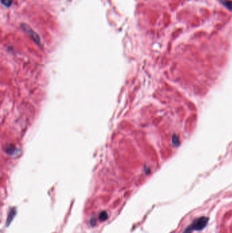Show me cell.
Segmentation results:
<instances>
[{
    "label": "cell",
    "instance_id": "1",
    "mask_svg": "<svg viewBox=\"0 0 232 233\" xmlns=\"http://www.w3.org/2000/svg\"><path fill=\"white\" fill-rule=\"evenodd\" d=\"M208 220V218H205V217H202L201 218H199L198 220L194 221V223L184 233H191L192 230H202V228H204L206 226Z\"/></svg>",
    "mask_w": 232,
    "mask_h": 233
},
{
    "label": "cell",
    "instance_id": "2",
    "mask_svg": "<svg viewBox=\"0 0 232 233\" xmlns=\"http://www.w3.org/2000/svg\"><path fill=\"white\" fill-rule=\"evenodd\" d=\"M21 27L24 29L25 31H26L27 33L29 34V36H30L31 38H32L33 39V40L35 41V42H36L39 44L40 43L39 36H38L37 34L36 33L35 31H33L32 30V29L30 28V27H29V25H26V24H21Z\"/></svg>",
    "mask_w": 232,
    "mask_h": 233
},
{
    "label": "cell",
    "instance_id": "3",
    "mask_svg": "<svg viewBox=\"0 0 232 233\" xmlns=\"http://www.w3.org/2000/svg\"><path fill=\"white\" fill-rule=\"evenodd\" d=\"M223 5L225 6L229 10H232V1L229 0H219Z\"/></svg>",
    "mask_w": 232,
    "mask_h": 233
},
{
    "label": "cell",
    "instance_id": "4",
    "mask_svg": "<svg viewBox=\"0 0 232 233\" xmlns=\"http://www.w3.org/2000/svg\"><path fill=\"white\" fill-rule=\"evenodd\" d=\"M108 218V213L106 211H102L99 215V220L101 221H105Z\"/></svg>",
    "mask_w": 232,
    "mask_h": 233
},
{
    "label": "cell",
    "instance_id": "5",
    "mask_svg": "<svg viewBox=\"0 0 232 233\" xmlns=\"http://www.w3.org/2000/svg\"><path fill=\"white\" fill-rule=\"evenodd\" d=\"M1 4L6 7H10L12 4V0H1Z\"/></svg>",
    "mask_w": 232,
    "mask_h": 233
}]
</instances>
